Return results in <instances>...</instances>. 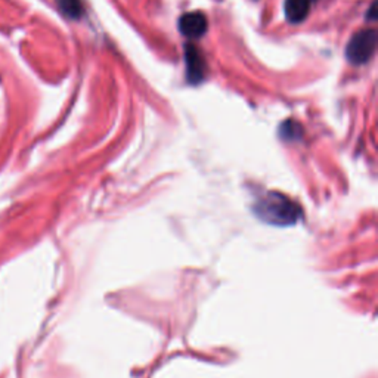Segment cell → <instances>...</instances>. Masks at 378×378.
Listing matches in <instances>:
<instances>
[{"instance_id": "6da1fadb", "label": "cell", "mask_w": 378, "mask_h": 378, "mask_svg": "<svg viewBox=\"0 0 378 378\" xmlns=\"http://www.w3.org/2000/svg\"><path fill=\"white\" fill-rule=\"evenodd\" d=\"M259 216L271 223L288 225L296 220V206L282 195L268 194L256 206Z\"/></svg>"}, {"instance_id": "7a4b0ae2", "label": "cell", "mask_w": 378, "mask_h": 378, "mask_svg": "<svg viewBox=\"0 0 378 378\" xmlns=\"http://www.w3.org/2000/svg\"><path fill=\"white\" fill-rule=\"evenodd\" d=\"M378 43V33L374 29L361 30L351 36L346 47V56L350 64L362 66L374 56Z\"/></svg>"}, {"instance_id": "3957f363", "label": "cell", "mask_w": 378, "mask_h": 378, "mask_svg": "<svg viewBox=\"0 0 378 378\" xmlns=\"http://www.w3.org/2000/svg\"><path fill=\"white\" fill-rule=\"evenodd\" d=\"M186 80L191 84H199L206 77V61L194 45H185Z\"/></svg>"}, {"instance_id": "277c9868", "label": "cell", "mask_w": 378, "mask_h": 378, "mask_svg": "<svg viewBox=\"0 0 378 378\" xmlns=\"http://www.w3.org/2000/svg\"><path fill=\"white\" fill-rule=\"evenodd\" d=\"M209 29L207 17L203 12H186L179 18V30L183 36L189 37V39H199L206 34Z\"/></svg>"}, {"instance_id": "5b68a950", "label": "cell", "mask_w": 378, "mask_h": 378, "mask_svg": "<svg viewBox=\"0 0 378 378\" xmlns=\"http://www.w3.org/2000/svg\"><path fill=\"white\" fill-rule=\"evenodd\" d=\"M310 9V0H285L284 3V12L285 18L292 24H300L303 22Z\"/></svg>"}, {"instance_id": "8992f818", "label": "cell", "mask_w": 378, "mask_h": 378, "mask_svg": "<svg viewBox=\"0 0 378 378\" xmlns=\"http://www.w3.org/2000/svg\"><path fill=\"white\" fill-rule=\"evenodd\" d=\"M62 14L71 20H79L83 15V5L80 0H56Z\"/></svg>"}, {"instance_id": "52a82bcc", "label": "cell", "mask_w": 378, "mask_h": 378, "mask_svg": "<svg viewBox=\"0 0 378 378\" xmlns=\"http://www.w3.org/2000/svg\"><path fill=\"white\" fill-rule=\"evenodd\" d=\"M280 133H281V136L284 137V139L296 141L301 136V126L294 120H287L285 123L281 124Z\"/></svg>"}, {"instance_id": "ba28073f", "label": "cell", "mask_w": 378, "mask_h": 378, "mask_svg": "<svg viewBox=\"0 0 378 378\" xmlns=\"http://www.w3.org/2000/svg\"><path fill=\"white\" fill-rule=\"evenodd\" d=\"M367 18H368V20H372V21L377 20V3H375V2L371 5V8H370V10H368Z\"/></svg>"}]
</instances>
